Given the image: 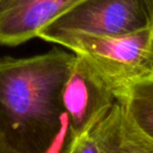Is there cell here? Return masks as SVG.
<instances>
[{"instance_id": "1", "label": "cell", "mask_w": 153, "mask_h": 153, "mask_svg": "<svg viewBox=\"0 0 153 153\" xmlns=\"http://www.w3.org/2000/svg\"><path fill=\"white\" fill-rule=\"evenodd\" d=\"M74 52L0 59V134L16 153H64L71 143L62 89Z\"/></svg>"}, {"instance_id": "2", "label": "cell", "mask_w": 153, "mask_h": 153, "mask_svg": "<svg viewBox=\"0 0 153 153\" xmlns=\"http://www.w3.org/2000/svg\"><path fill=\"white\" fill-rule=\"evenodd\" d=\"M153 27V0H81L38 38L53 43L66 34L121 38Z\"/></svg>"}, {"instance_id": "3", "label": "cell", "mask_w": 153, "mask_h": 153, "mask_svg": "<svg viewBox=\"0 0 153 153\" xmlns=\"http://www.w3.org/2000/svg\"><path fill=\"white\" fill-rule=\"evenodd\" d=\"M152 36L153 27L121 38L66 34L53 43L88 57L118 96L131 82L151 74L148 51Z\"/></svg>"}, {"instance_id": "4", "label": "cell", "mask_w": 153, "mask_h": 153, "mask_svg": "<svg viewBox=\"0 0 153 153\" xmlns=\"http://www.w3.org/2000/svg\"><path fill=\"white\" fill-rule=\"evenodd\" d=\"M62 97L71 142L93 130L118 101L113 88L81 54H75Z\"/></svg>"}, {"instance_id": "5", "label": "cell", "mask_w": 153, "mask_h": 153, "mask_svg": "<svg viewBox=\"0 0 153 153\" xmlns=\"http://www.w3.org/2000/svg\"><path fill=\"white\" fill-rule=\"evenodd\" d=\"M81 0H0V46L15 47L40 31Z\"/></svg>"}, {"instance_id": "6", "label": "cell", "mask_w": 153, "mask_h": 153, "mask_svg": "<svg viewBox=\"0 0 153 153\" xmlns=\"http://www.w3.org/2000/svg\"><path fill=\"white\" fill-rule=\"evenodd\" d=\"M93 130L101 153H153V140L130 122L119 101Z\"/></svg>"}, {"instance_id": "7", "label": "cell", "mask_w": 153, "mask_h": 153, "mask_svg": "<svg viewBox=\"0 0 153 153\" xmlns=\"http://www.w3.org/2000/svg\"><path fill=\"white\" fill-rule=\"evenodd\" d=\"M117 98L130 122L153 140V74L131 82Z\"/></svg>"}, {"instance_id": "8", "label": "cell", "mask_w": 153, "mask_h": 153, "mask_svg": "<svg viewBox=\"0 0 153 153\" xmlns=\"http://www.w3.org/2000/svg\"><path fill=\"white\" fill-rule=\"evenodd\" d=\"M64 153H101L94 130L73 140Z\"/></svg>"}, {"instance_id": "9", "label": "cell", "mask_w": 153, "mask_h": 153, "mask_svg": "<svg viewBox=\"0 0 153 153\" xmlns=\"http://www.w3.org/2000/svg\"><path fill=\"white\" fill-rule=\"evenodd\" d=\"M0 153H16L5 142H4L1 134H0Z\"/></svg>"}, {"instance_id": "10", "label": "cell", "mask_w": 153, "mask_h": 153, "mask_svg": "<svg viewBox=\"0 0 153 153\" xmlns=\"http://www.w3.org/2000/svg\"><path fill=\"white\" fill-rule=\"evenodd\" d=\"M148 62H149L150 73L153 74V36H152V39H151V42H150L149 51H148Z\"/></svg>"}]
</instances>
